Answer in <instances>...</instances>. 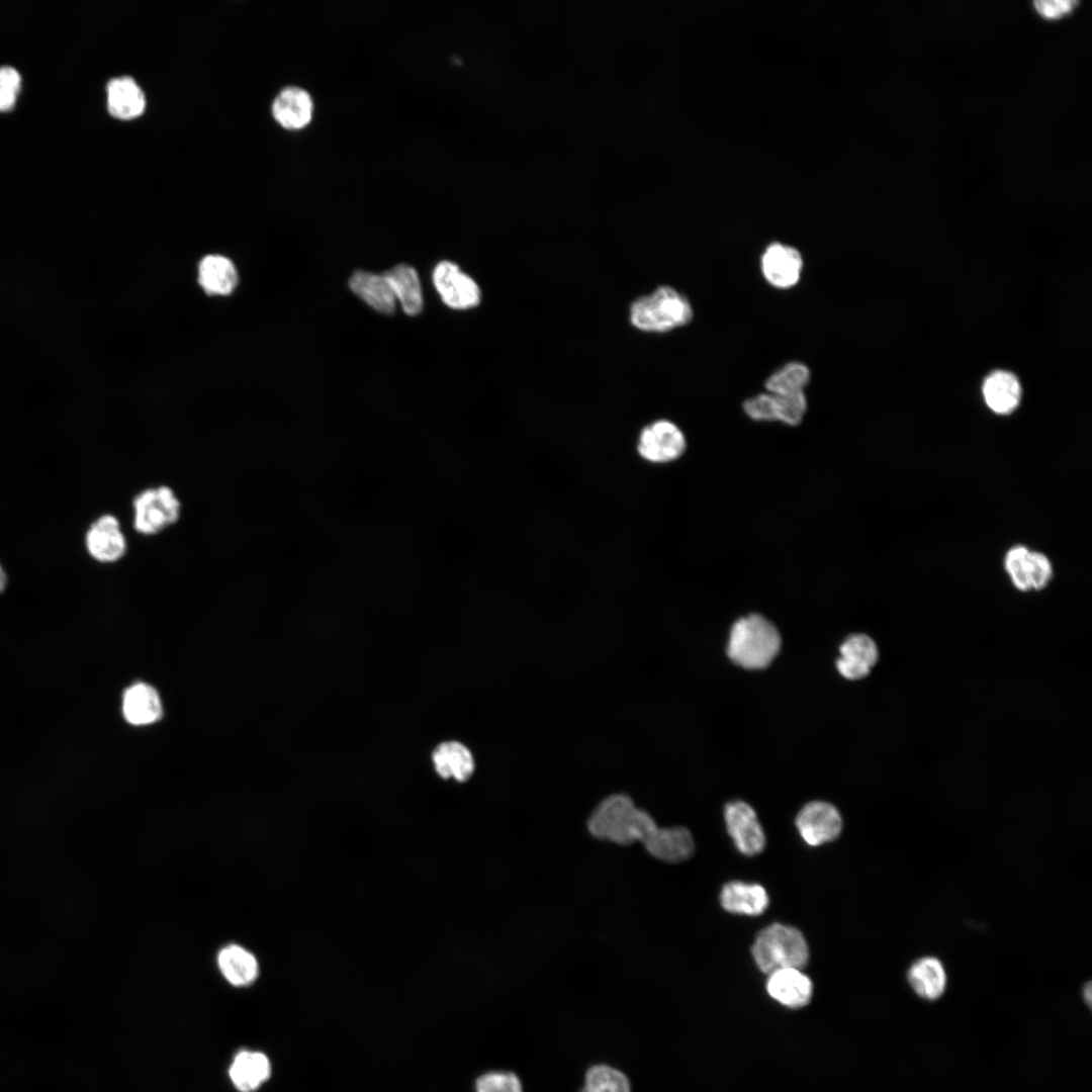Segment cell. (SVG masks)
Instances as JSON below:
<instances>
[{"mask_svg": "<svg viewBox=\"0 0 1092 1092\" xmlns=\"http://www.w3.org/2000/svg\"><path fill=\"white\" fill-rule=\"evenodd\" d=\"M587 829L598 839L621 845L640 841L653 857L666 862L686 860L695 849L693 836L687 828L658 827L646 811L636 807L624 794L603 800L592 812Z\"/></svg>", "mask_w": 1092, "mask_h": 1092, "instance_id": "obj_1", "label": "cell"}, {"mask_svg": "<svg viewBox=\"0 0 1092 1092\" xmlns=\"http://www.w3.org/2000/svg\"><path fill=\"white\" fill-rule=\"evenodd\" d=\"M777 627L759 614L738 619L732 626L727 653L730 659L747 669L766 667L781 649Z\"/></svg>", "mask_w": 1092, "mask_h": 1092, "instance_id": "obj_2", "label": "cell"}, {"mask_svg": "<svg viewBox=\"0 0 1092 1092\" xmlns=\"http://www.w3.org/2000/svg\"><path fill=\"white\" fill-rule=\"evenodd\" d=\"M692 305L675 288L662 285L636 298L630 305L629 318L634 328L647 333H665L688 325L693 318Z\"/></svg>", "mask_w": 1092, "mask_h": 1092, "instance_id": "obj_3", "label": "cell"}, {"mask_svg": "<svg viewBox=\"0 0 1092 1092\" xmlns=\"http://www.w3.org/2000/svg\"><path fill=\"white\" fill-rule=\"evenodd\" d=\"M752 956L759 970L769 975L782 969L801 970L808 963L809 948L797 928L775 923L758 933Z\"/></svg>", "mask_w": 1092, "mask_h": 1092, "instance_id": "obj_4", "label": "cell"}, {"mask_svg": "<svg viewBox=\"0 0 1092 1092\" xmlns=\"http://www.w3.org/2000/svg\"><path fill=\"white\" fill-rule=\"evenodd\" d=\"M132 527L141 535L153 536L176 524L181 502L168 485L147 487L132 500Z\"/></svg>", "mask_w": 1092, "mask_h": 1092, "instance_id": "obj_5", "label": "cell"}, {"mask_svg": "<svg viewBox=\"0 0 1092 1092\" xmlns=\"http://www.w3.org/2000/svg\"><path fill=\"white\" fill-rule=\"evenodd\" d=\"M687 448L682 431L671 421L657 420L645 426L638 438L637 451L641 458L652 463L678 459Z\"/></svg>", "mask_w": 1092, "mask_h": 1092, "instance_id": "obj_6", "label": "cell"}, {"mask_svg": "<svg viewBox=\"0 0 1092 1092\" xmlns=\"http://www.w3.org/2000/svg\"><path fill=\"white\" fill-rule=\"evenodd\" d=\"M804 391L788 394L763 392L743 402L745 414L754 421L782 422L788 426L799 425L807 412Z\"/></svg>", "mask_w": 1092, "mask_h": 1092, "instance_id": "obj_7", "label": "cell"}, {"mask_svg": "<svg viewBox=\"0 0 1092 1092\" xmlns=\"http://www.w3.org/2000/svg\"><path fill=\"white\" fill-rule=\"evenodd\" d=\"M433 282L442 300L452 308L467 309L480 302L477 283L452 262L442 261L435 267Z\"/></svg>", "mask_w": 1092, "mask_h": 1092, "instance_id": "obj_8", "label": "cell"}, {"mask_svg": "<svg viewBox=\"0 0 1092 1092\" xmlns=\"http://www.w3.org/2000/svg\"><path fill=\"white\" fill-rule=\"evenodd\" d=\"M802 838L812 846L834 840L842 828L838 810L830 803L813 801L805 805L796 818Z\"/></svg>", "mask_w": 1092, "mask_h": 1092, "instance_id": "obj_9", "label": "cell"}, {"mask_svg": "<svg viewBox=\"0 0 1092 1092\" xmlns=\"http://www.w3.org/2000/svg\"><path fill=\"white\" fill-rule=\"evenodd\" d=\"M724 818L727 831L737 849L745 855L761 852L765 845V836L754 810L743 801H733L726 805Z\"/></svg>", "mask_w": 1092, "mask_h": 1092, "instance_id": "obj_10", "label": "cell"}, {"mask_svg": "<svg viewBox=\"0 0 1092 1092\" xmlns=\"http://www.w3.org/2000/svg\"><path fill=\"white\" fill-rule=\"evenodd\" d=\"M803 266L801 253L793 246L779 242L769 244L760 259L764 279L779 289L795 286L800 281Z\"/></svg>", "mask_w": 1092, "mask_h": 1092, "instance_id": "obj_11", "label": "cell"}, {"mask_svg": "<svg viewBox=\"0 0 1092 1092\" xmlns=\"http://www.w3.org/2000/svg\"><path fill=\"white\" fill-rule=\"evenodd\" d=\"M85 545L89 555L100 563H114L126 553L127 543L120 523L113 515L97 518L89 527Z\"/></svg>", "mask_w": 1092, "mask_h": 1092, "instance_id": "obj_12", "label": "cell"}, {"mask_svg": "<svg viewBox=\"0 0 1092 1092\" xmlns=\"http://www.w3.org/2000/svg\"><path fill=\"white\" fill-rule=\"evenodd\" d=\"M197 283L208 296H229L239 285L236 264L220 254L205 255L197 265Z\"/></svg>", "mask_w": 1092, "mask_h": 1092, "instance_id": "obj_13", "label": "cell"}, {"mask_svg": "<svg viewBox=\"0 0 1092 1092\" xmlns=\"http://www.w3.org/2000/svg\"><path fill=\"white\" fill-rule=\"evenodd\" d=\"M839 652L836 667L847 679L866 677L879 658L875 641L861 633L848 636L841 644Z\"/></svg>", "mask_w": 1092, "mask_h": 1092, "instance_id": "obj_14", "label": "cell"}, {"mask_svg": "<svg viewBox=\"0 0 1092 1092\" xmlns=\"http://www.w3.org/2000/svg\"><path fill=\"white\" fill-rule=\"evenodd\" d=\"M768 995L780 1004L799 1009L806 1006L813 994L810 978L799 969H782L768 975Z\"/></svg>", "mask_w": 1092, "mask_h": 1092, "instance_id": "obj_15", "label": "cell"}, {"mask_svg": "<svg viewBox=\"0 0 1092 1092\" xmlns=\"http://www.w3.org/2000/svg\"><path fill=\"white\" fill-rule=\"evenodd\" d=\"M313 113V102L309 93L297 86L283 88L272 103L275 120L287 129H299L306 126Z\"/></svg>", "mask_w": 1092, "mask_h": 1092, "instance_id": "obj_16", "label": "cell"}, {"mask_svg": "<svg viewBox=\"0 0 1092 1092\" xmlns=\"http://www.w3.org/2000/svg\"><path fill=\"white\" fill-rule=\"evenodd\" d=\"M907 982L914 993L922 999L934 1001L943 995L947 976L941 961L935 957L919 958L909 967Z\"/></svg>", "mask_w": 1092, "mask_h": 1092, "instance_id": "obj_17", "label": "cell"}, {"mask_svg": "<svg viewBox=\"0 0 1092 1092\" xmlns=\"http://www.w3.org/2000/svg\"><path fill=\"white\" fill-rule=\"evenodd\" d=\"M107 109L119 119H131L141 115L146 107V97L136 81L129 76L109 80L106 86Z\"/></svg>", "mask_w": 1092, "mask_h": 1092, "instance_id": "obj_18", "label": "cell"}, {"mask_svg": "<svg viewBox=\"0 0 1092 1092\" xmlns=\"http://www.w3.org/2000/svg\"><path fill=\"white\" fill-rule=\"evenodd\" d=\"M720 902L728 912L753 916L765 911L769 899L760 885L734 881L723 886Z\"/></svg>", "mask_w": 1092, "mask_h": 1092, "instance_id": "obj_19", "label": "cell"}, {"mask_svg": "<svg viewBox=\"0 0 1092 1092\" xmlns=\"http://www.w3.org/2000/svg\"><path fill=\"white\" fill-rule=\"evenodd\" d=\"M229 1074L239 1091L253 1092L269 1079L271 1063L263 1053L242 1051L234 1058Z\"/></svg>", "mask_w": 1092, "mask_h": 1092, "instance_id": "obj_20", "label": "cell"}, {"mask_svg": "<svg viewBox=\"0 0 1092 1092\" xmlns=\"http://www.w3.org/2000/svg\"><path fill=\"white\" fill-rule=\"evenodd\" d=\"M982 390L986 404L998 415L1011 414L1020 402V383L1015 375L1007 371L992 372L985 379Z\"/></svg>", "mask_w": 1092, "mask_h": 1092, "instance_id": "obj_21", "label": "cell"}, {"mask_svg": "<svg viewBox=\"0 0 1092 1092\" xmlns=\"http://www.w3.org/2000/svg\"><path fill=\"white\" fill-rule=\"evenodd\" d=\"M349 286L375 310L386 314L394 311L395 295L384 274L357 270L351 276Z\"/></svg>", "mask_w": 1092, "mask_h": 1092, "instance_id": "obj_22", "label": "cell"}, {"mask_svg": "<svg viewBox=\"0 0 1092 1092\" xmlns=\"http://www.w3.org/2000/svg\"><path fill=\"white\" fill-rule=\"evenodd\" d=\"M433 762L440 777L466 782L474 771V758L470 750L460 742L447 741L434 750Z\"/></svg>", "mask_w": 1092, "mask_h": 1092, "instance_id": "obj_23", "label": "cell"}, {"mask_svg": "<svg viewBox=\"0 0 1092 1092\" xmlns=\"http://www.w3.org/2000/svg\"><path fill=\"white\" fill-rule=\"evenodd\" d=\"M122 710L129 723L145 725L160 719L162 704L154 688L147 684H136L125 692Z\"/></svg>", "mask_w": 1092, "mask_h": 1092, "instance_id": "obj_24", "label": "cell"}, {"mask_svg": "<svg viewBox=\"0 0 1092 1092\" xmlns=\"http://www.w3.org/2000/svg\"><path fill=\"white\" fill-rule=\"evenodd\" d=\"M218 968L223 977L234 986L250 985L258 976L259 967L256 958L239 945L223 947L217 956Z\"/></svg>", "mask_w": 1092, "mask_h": 1092, "instance_id": "obj_25", "label": "cell"}, {"mask_svg": "<svg viewBox=\"0 0 1092 1092\" xmlns=\"http://www.w3.org/2000/svg\"><path fill=\"white\" fill-rule=\"evenodd\" d=\"M403 311L417 315L423 307L421 283L416 270L405 264L396 265L383 273Z\"/></svg>", "mask_w": 1092, "mask_h": 1092, "instance_id": "obj_26", "label": "cell"}, {"mask_svg": "<svg viewBox=\"0 0 1092 1092\" xmlns=\"http://www.w3.org/2000/svg\"><path fill=\"white\" fill-rule=\"evenodd\" d=\"M811 377L809 367L799 361H792L771 373L764 382L766 391L788 394L804 391Z\"/></svg>", "mask_w": 1092, "mask_h": 1092, "instance_id": "obj_27", "label": "cell"}, {"mask_svg": "<svg viewBox=\"0 0 1092 1092\" xmlns=\"http://www.w3.org/2000/svg\"><path fill=\"white\" fill-rule=\"evenodd\" d=\"M581 1092H631L627 1077L607 1065L592 1067L585 1075Z\"/></svg>", "mask_w": 1092, "mask_h": 1092, "instance_id": "obj_28", "label": "cell"}, {"mask_svg": "<svg viewBox=\"0 0 1092 1092\" xmlns=\"http://www.w3.org/2000/svg\"><path fill=\"white\" fill-rule=\"evenodd\" d=\"M1030 549L1024 545L1011 547L1004 558V568L1013 585L1021 592L1030 590L1028 580V562Z\"/></svg>", "mask_w": 1092, "mask_h": 1092, "instance_id": "obj_29", "label": "cell"}, {"mask_svg": "<svg viewBox=\"0 0 1092 1092\" xmlns=\"http://www.w3.org/2000/svg\"><path fill=\"white\" fill-rule=\"evenodd\" d=\"M475 1092H523L517 1075L511 1072H487L479 1076Z\"/></svg>", "mask_w": 1092, "mask_h": 1092, "instance_id": "obj_30", "label": "cell"}, {"mask_svg": "<svg viewBox=\"0 0 1092 1092\" xmlns=\"http://www.w3.org/2000/svg\"><path fill=\"white\" fill-rule=\"evenodd\" d=\"M1054 570L1050 558L1039 552L1030 551L1028 562V580L1030 590H1041L1051 582Z\"/></svg>", "mask_w": 1092, "mask_h": 1092, "instance_id": "obj_31", "label": "cell"}, {"mask_svg": "<svg viewBox=\"0 0 1092 1092\" xmlns=\"http://www.w3.org/2000/svg\"><path fill=\"white\" fill-rule=\"evenodd\" d=\"M21 86L19 72L11 66L0 67V111L11 110Z\"/></svg>", "mask_w": 1092, "mask_h": 1092, "instance_id": "obj_32", "label": "cell"}, {"mask_svg": "<svg viewBox=\"0 0 1092 1092\" xmlns=\"http://www.w3.org/2000/svg\"><path fill=\"white\" fill-rule=\"evenodd\" d=\"M1080 4L1078 0H1034L1032 7L1044 20H1059L1072 14Z\"/></svg>", "mask_w": 1092, "mask_h": 1092, "instance_id": "obj_33", "label": "cell"}, {"mask_svg": "<svg viewBox=\"0 0 1092 1092\" xmlns=\"http://www.w3.org/2000/svg\"><path fill=\"white\" fill-rule=\"evenodd\" d=\"M1091 989H1092V987H1091V983H1090V982H1087V983H1086V984L1084 985V987H1083V990H1082V995H1083V999H1084V1002H1085V1003H1086V1004H1087L1088 1006H1090V1005H1091V999H1092V996H1091Z\"/></svg>", "mask_w": 1092, "mask_h": 1092, "instance_id": "obj_34", "label": "cell"}, {"mask_svg": "<svg viewBox=\"0 0 1092 1092\" xmlns=\"http://www.w3.org/2000/svg\"><path fill=\"white\" fill-rule=\"evenodd\" d=\"M6 583H7V576H6V573H5L4 569H3V567L0 564V593L2 590H4V588L6 586Z\"/></svg>", "mask_w": 1092, "mask_h": 1092, "instance_id": "obj_35", "label": "cell"}]
</instances>
